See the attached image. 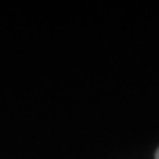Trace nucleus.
<instances>
[{
  "label": "nucleus",
  "instance_id": "1",
  "mask_svg": "<svg viewBox=\"0 0 159 159\" xmlns=\"http://www.w3.org/2000/svg\"><path fill=\"white\" fill-rule=\"evenodd\" d=\"M154 157H156V159H159V149L156 151V156H154Z\"/></svg>",
  "mask_w": 159,
  "mask_h": 159
}]
</instances>
